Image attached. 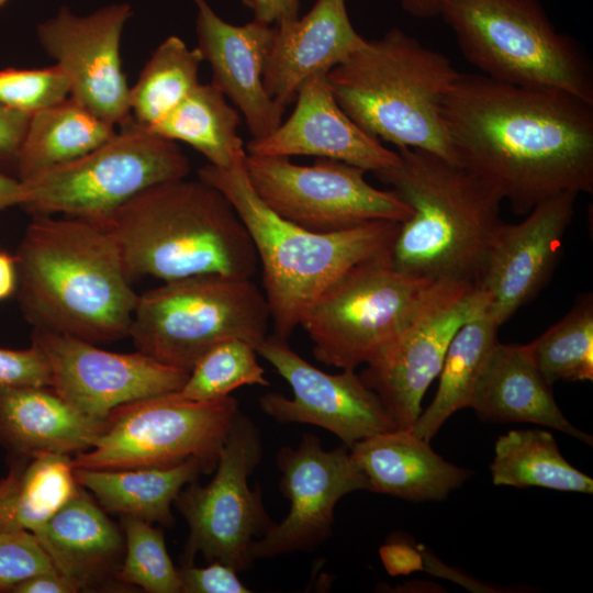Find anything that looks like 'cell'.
Instances as JSON below:
<instances>
[{"label": "cell", "instance_id": "cell-40", "mask_svg": "<svg viewBox=\"0 0 593 593\" xmlns=\"http://www.w3.org/2000/svg\"><path fill=\"white\" fill-rule=\"evenodd\" d=\"M183 593H249L237 572L230 566L211 561L206 567H195L193 562L183 563L178 569Z\"/></svg>", "mask_w": 593, "mask_h": 593}, {"label": "cell", "instance_id": "cell-48", "mask_svg": "<svg viewBox=\"0 0 593 593\" xmlns=\"http://www.w3.org/2000/svg\"><path fill=\"white\" fill-rule=\"evenodd\" d=\"M7 2V0H0V7L3 5Z\"/></svg>", "mask_w": 593, "mask_h": 593}, {"label": "cell", "instance_id": "cell-21", "mask_svg": "<svg viewBox=\"0 0 593 593\" xmlns=\"http://www.w3.org/2000/svg\"><path fill=\"white\" fill-rule=\"evenodd\" d=\"M327 74L306 79L295 96L290 116L269 135L250 139L248 155L315 156L377 172L396 165L398 152L360 128L339 107Z\"/></svg>", "mask_w": 593, "mask_h": 593}, {"label": "cell", "instance_id": "cell-1", "mask_svg": "<svg viewBox=\"0 0 593 593\" xmlns=\"http://www.w3.org/2000/svg\"><path fill=\"white\" fill-rule=\"evenodd\" d=\"M459 165L515 214L593 191V104L569 93L461 74L441 105Z\"/></svg>", "mask_w": 593, "mask_h": 593}, {"label": "cell", "instance_id": "cell-15", "mask_svg": "<svg viewBox=\"0 0 593 593\" xmlns=\"http://www.w3.org/2000/svg\"><path fill=\"white\" fill-rule=\"evenodd\" d=\"M256 351L292 389V399L275 392L259 399L261 410L277 422L323 427L348 448L362 438L398 428L380 398L355 369L324 372L275 335H267Z\"/></svg>", "mask_w": 593, "mask_h": 593}, {"label": "cell", "instance_id": "cell-27", "mask_svg": "<svg viewBox=\"0 0 593 593\" xmlns=\"http://www.w3.org/2000/svg\"><path fill=\"white\" fill-rule=\"evenodd\" d=\"M202 471L197 459L168 467L116 470L75 468L78 484L107 511L149 523L170 524V506L182 486Z\"/></svg>", "mask_w": 593, "mask_h": 593}, {"label": "cell", "instance_id": "cell-28", "mask_svg": "<svg viewBox=\"0 0 593 593\" xmlns=\"http://www.w3.org/2000/svg\"><path fill=\"white\" fill-rule=\"evenodd\" d=\"M0 480V529L37 533L79 490L70 455L9 458Z\"/></svg>", "mask_w": 593, "mask_h": 593}, {"label": "cell", "instance_id": "cell-17", "mask_svg": "<svg viewBox=\"0 0 593 593\" xmlns=\"http://www.w3.org/2000/svg\"><path fill=\"white\" fill-rule=\"evenodd\" d=\"M277 462L290 511L250 544L253 560L313 550L331 534L337 502L350 492L369 490L347 446L327 451L311 434L303 436L298 448H281Z\"/></svg>", "mask_w": 593, "mask_h": 593}, {"label": "cell", "instance_id": "cell-23", "mask_svg": "<svg viewBox=\"0 0 593 593\" xmlns=\"http://www.w3.org/2000/svg\"><path fill=\"white\" fill-rule=\"evenodd\" d=\"M469 407L484 421L538 424L592 445V437L563 415L552 387L532 361L525 345H494L478 376Z\"/></svg>", "mask_w": 593, "mask_h": 593}, {"label": "cell", "instance_id": "cell-10", "mask_svg": "<svg viewBox=\"0 0 593 593\" xmlns=\"http://www.w3.org/2000/svg\"><path fill=\"white\" fill-rule=\"evenodd\" d=\"M238 413L230 395L194 401L177 391L136 400L109 413L91 448L72 458L74 466L116 470L197 459L202 471L211 472Z\"/></svg>", "mask_w": 593, "mask_h": 593}, {"label": "cell", "instance_id": "cell-42", "mask_svg": "<svg viewBox=\"0 0 593 593\" xmlns=\"http://www.w3.org/2000/svg\"><path fill=\"white\" fill-rule=\"evenodd\" d=\"M302 0H242L253 19L269 25L289 23L300 16Z\"/></svg>", "mask_w": 593, "mask_h": 593}, {"label": "cell", "instance_id": "cell-7", "mask_svg": "<svg viewBox=\"0 0 593 593\" xmlns=\"http://www.w3.org/2000/svg\"><path fill=\"white\" fill-rule=\"evenodd\" d=\"M441 18L465 58L514 86L562 91L593 104L589 58L538 0H447Z\"/></svg>", "mask_w": 593, "mask_h": 593}, {"label": "cell", "instance_id": "cell-5", "mask_svg": "<svg viewBox=\"0 0 593 593\" xmlns=\"http://www.w3.org/2000/svg\"><path fill=\"white\" fill-rule=\"evenodd\" d=\"M244 161L228 168L208 164L198 179L219 190L245 225L261 267L273 335L288 340L327 286L359 261L391 251L401 223L377 220L328 233L305 230L258 198Z\"/></svg>", "mask_w": 593, "mask_h": 593}, {"label": "cell", "instance_id": "cell-37", "mask_svg": "<svg viewBox=\"0 0 593 593\" xmlns=\"http://www.w3.org/2000/svg\"><path fill=\"white\" fill-rule=\"evenodd\" d=\"M69 97V83L56 64L36 69L0 70V103L34 113Z\"/></svg>", "mask_w": 593, "mask_h": 593}, {"label": "cell", "instance_id": "cell-16", "mask_svg": "<svg viewBox=\"0 0 593 593\" xmlns=\"http://www.w3.org/2000/svg\"><path fill=\"white\" fill-rule=\"evenodd\" d=\"M32 344L45 355L51 388L79 412L105 418L115 407L158 394L177 392L189 372L141 353H112L94 344L34 327Z\"/></svg>", "mask_w": 593, "mask_h": 593}, {"label": "cell", "instance_id": "cell-11", "mask_svg": "<svg viewBox=\"0 0 593 593\" xmlns=\"http://www.w3.org/2000/svg\"><path fill=\"white\" fill-rule=\"evenodd\" d=\"M432 283L401 272L391 251L383 253L359 261L327 286L300 326L318 361L356 369L393 338Z\"/></svg>", "mask_w": 593, "mask_h": 593}, {"label": "cell", "instance_id": "cell-18", "mask_svg": "<svg viewBox=\"0 0 593 593\" xmlns=\"http://www.w3.org/2000/svg\"><path fill=\"white\" fill-rule=\"evenodd\" d=\"M131 15L127 3L109 4L85 16L63 7L36 30L41 46L68 79L69 98L120 127L131 120L130 88L120 55Z\"/></svg>", "mask_w": 593, "mask_h": 593}, {"label": "cell", "instance_id": "cell-12", "mask_svg": "<svg viewBox=\"0 0 593 593\" xmlns=\"http://www.w3.org/2000/svg\"><path fill=\"white\" fill-rule=\"evenodd\" d=\"M244 164L258 198L277 215L312 232L377 220L402 223L412 214L393 190L374 188L363 169L343 161L317 158L304 166L287 157L246 154Z\"/></svg>", "mask_w": 593, "mask_h": 593}, {"label": "cell", "instance_id": "cell-4", "mask_svg": "<svg viewBox=\"0 0 593 593\" xmlns=\"http://www.w3.org/2000/svg\"><path fill=\"white\" fill-rule=\"evenodd\" d=\"M98 224L114 239L131 279L253 278L258 267L255 247L235 209L200 179L150 187Z\"/></svg>", "mask_w": 593, "mask_h": 593}, {"label": "cell", "instance_id": "cell-43", "mask_svg": "<svg viewBox=\"0 0 593 593\" xmlns=\"http://www.w3.org/2000/svg\"><path fill=\"white\" fill-rule=\"evenodd\" d=\"M380 557L389 574H409L422 569V555L403 542L387 544L380 548Z\"/></svg>", "mask_w": 593, "mask_h": 593}, {"label": "cell", "instance_id": "cell-6", "mask_svg": "<svg viewBox=\"0 0 593 593\" xmlns=\"http://www.w3.org/2000/svg\"><path fill=\"white\" fill-rule=\"evenodd\" d=\"M459 75L446 55L392 27L326 76L339 107L366 133L458 164L441 105Z\"/></svg>", "mask_w": 593, "mask_h": 593}, {"label": "cell", "instance_id": "cell-26", "mask_svg": "<svg viewBox=\"0 0 593 593\" xmlns=\"http://www.w3.org/2000/svg\"><path fill=\"white\" fill-rule=\"evenodd\" d=\"M33 535L77 592L115 575L125 548L118 526L82 486Z\"/></svg>", "mask_w": 593, "mask_h": 593}, {"label": "cell", "instance_id": "cell-19", "mask_svg": "<svg viewBox=\"0 0 593 593\" xmlns=\"http://www.w3.org/2000/svg\"><path fill=\"white\" fill-rule=\"evenodd\" d=\"M577 195H555L537 204L519 223H503L499 228L475 283L483 313L496 325H503L535 299L550 279L562 253Z\"/></svg>", "mask_w": 593, "mask_h": 593}, {"label": "cell", "instance_id": "cell-47", "mask_svg": "<svg viewBox=\"0 0 593 593\" xmlns=\"http://www.w3.org/2000/svg\"><path fill=\"white\" fill-rule=\"evenodd\" d=\"M447 0H401L402 8L411 15L428 19L440 15Z\"/></svg>", "mask_w": 593, "mask_h": 593}, {"label": "cell", "instance_id": "cell-44", "mask_svg": "<svg viewBox=\"0 0 593 593\" xmlns=\"http://www.w3.org/2000/svg\"><path fill=\"white\" fill-rule=\"evenodd\" d=\"M10 593H74L71 583L58 572L33 575L15 584Z\"/></svg>", "mask_w": 593, "mask_h": 593}, {"label": "cell", "instance_id": "cell-13", "mask_svg": "<svg viewBox=\"0 0 593 593\" xmlns=\"http://www.w3.org/2000/svg\"><path fill=\"white\" fill-rule=\"evenodd\" d=\"M260 459V433L239 412L220 451L213 479L206 485L191 482L176 499L189 525L184 563L200 552L205 560L223 562L236 572L249 568L253 538H260L272 525L260 491L248 485Z\"/></svg>", "mask_w": 593, "mask_h": 593}, {"label": "cell", "instance_id": "cell-38", "mask_svg": "<svg viewBox=\"0 0 593 593\" xmlns=\"http://www.w3.org/2000/svg\"><path fill=\"white\" fill-rule=\"evenodd\" d=\"M57 572L37 538L26 530L0 529V592L40 573Z\"/></svg>", "mask_w": 593, "mask_h": 593}, {"label": "cell", "instance_id": "cell-46", "mask_svg": "<svg viewBox=\"0 0 593 593\" xmlns=\"http://www.w3.org/2000/svg\"><path fill=\"white\" fill-rule=\"evenodd\" d=\"M25 199V188L21 180L0 172V212L21 205Z\"/></svg>", "mask_w": 593, "mask_h": 593}, {"label": "cell", "instance_id": "cell-34", "mask_svg": "<svg viewBox=\"0 0 593 593\" xmlns=\"http://www.w3.org/2000/svg\"><path fill=\"white\" fill-rule=\"evenodd\" d=\"M525 348L549 385L593 379V296L577 298L570 311Z\"/></svg>", "mask_w": 593, "mask_h": 593}, {"label": "cell", "instance_id": "cell-35", "mask_svg": "<svg viewBox=\"0 0 593 593\" xmlns=\"http://www.w3.org/2000/svg\"><path fill=\"white\" fill-rule=\"evenodd\" d=\"M255 347L243 339L222 342L204 354L178 393L189 400L209 401L230 395L244 385L268 387Z\"/></svg>", "mask_w": 593, "mask_h": 593}, {"label": "cell", "instance_id": "cell-39", "mask_svg": "<svg viewBox=\"0 0 593 593\" xmlns=\"http://www.w3.org/2000/svg\"><path fill=\"white\" fill-rule=\"evenodd\" d=\"M47 359L35 345L26 349L0 347V389L51 387Z\"/></svg>", "mask_w": 593, "mask_h": 593}, {"label": "cell", "instance_id": "cell-24", "mask_svg": "<svg viewBox=\"0 0 593 593\" xmlns=\"http://www.w3.org/2000/svg\"><path fill=\"white\" fill-rule=\"evenodd\" d=\"M349 451L365 473L369 491L412 502L445 500L471 474L446 461L411 428L362 438Z\"/></svg>", "mask_w": 593, "mask_h": 593}, {"label": "cell", "instance_id": "cell-36", "mask_svg": "<svg viewBox=\"0 0 593 593\" xmlns=\"http://www.w3.org/2000/svg\"><path fill=\"white\" fill-rule=\"evenodd\" d=\"M125 557L114 578L149 593H179L181 583L161 529L137 517L122 515Z\"/></svg>", "mask_w": 593, "mask_h": 593}, {"label": "cell", "instance_id": "cell-3", "mask_svg": "<svg viewBox=\"0 0 593 593\" xmlns=\"http://www.w3.org/2000/svg\"><path fill=\"white\" fill-rule=\"evenodd\" d=\"M396 165L374 172L412 210L391 249L401 272L475 284L501 225L499 192L461 165L399 147Z\"/></svg>", "mask_w": 593, "mask_h": 593}, {"label": "cell", "instance_id": "cell-45", "mask_svg": "<svg viewBox=\"0 0 593 593\" xmlns=\"http://www.w3.org/2000/svg\"><path fill=\"white\" fill-rule=\"evenodd\" d=\"M18 268L15 256L0 249V301L16 293Z\"/></svg>", "mask_w": 593, "mask_h": 593}, {"label": "cell", "instance_id": "cell-25", "mask_svg": "<svg viewBox=\"0 0 593 593\" xmlns=\"http://www.w3.org/2000/svg\"><path fill=\"white\" fill-rule=\"evenodd\" d=\"M104 424L105 418L79 412L51 387L0 389V446L9 458L86 451Z\"/></svg>", "mask_w": 593, "mask_h": 593}, {"label": "cell", "instance_id": "cell-29", "mask_svg": "<svg viewBox=\"0 0 593 593\" xmlns=\"http://www.w3.org/2000/svg\"><path fill=\"white\" fill-rule=\"evenodd\" d=\"M114 127L69 97L32 113L18 157V179L29 181L88 154L110 141Z\"/></svg>", "mask_w": 593, "mask_h": 593}, {"label": "cell", "instance_id": "cell-41", "mask_svg": "<svg viewBox=\"0 0 593 593\" xmlns=\"http://www.w3.org/2000/svg\"><path fill=\"white\" fill-rule=\"evenodd\" d=\"M31 115L0 103V164L16 168Z\"/></svg>", "mask_w": 593, "mask_h": 593}, {"label": "cell", "instance_id": "cell-14", "mask_svg": "<svg viewBox=\"0 0 593 593\" xmlns=\"http://www.w3.org/2000/svg\"><path fill=\"white\" fill-rule=\"evenodd\" d=\"M483 310L475 284L435 281L393 338L365 365L361 380L377 393L398 428L415 424L452 336Z\"/></svg>", "mask_w": 593, "mask_h": 593}, {"label": "cell", "instance_id": "cell-20", "mask_svg": "<svg viewBox=\"0 0 593 593\" xmlns=\"http://www.w3.org/2000/svg\"><path fill=\"white\" fill-rule=\"evenodd\" d=\"M192 2L197 9V47L211 67V82L243 114L251 139L266 137L283 121L286 109L264 85L275 25L254 19L234 25L223 20L208 0Z\"/></svg>", "mask_w": 593, "mask_h": 593}, {"label": "cell", "instance_id": "cell-8", "mask_svg": "<svg viewBox=\"0 0 593 593\" xmlns=\"http://www.w3.org/2000/svg\"><path fill=\"white\" fill-rule=\"evenodd\" d=\"M253 278L197 275L138 295L128 336L138 351L187 372L217 344L238 338L255 349L271 321Z\"/></svg>", "mask_w": 593, "mask_h": 593}, {"label": "cell", "instance_id": "cell-9", "mask_svg": "<svg viewBox=\"0 0 593 593\" xmlns=\"http://www.w3.org/2000/svg\"><path fill=\"white\" fill-rule=\"evenodd\" d=\"M88 154L23 182L20 205L33 216L64 214L100 223L146 189L183 179L187 156L172 141L155 136L132 119Z\"/></svg>", "mask_w": 593, "mask_h": 593}, {"label": "cell", "instance_id": "cell-30", "mask_svg": "<svg viewBox=\"0 0 593 593\" xmlns=\"http://www.w3.org/2000/svg\"><path fill=\"white\" fill-rule=\"evenodd\" d=\"M239 124V112L225 96L212 82H200L169 114L144 130L168 141L187 143L208 164L228 168L247 154L238 134Z\"/></svg>", "mask_w": 593, "mask_h": 593}, {"label": "cell", "instance_id": "cell-33", "mask_svg": "<svg viewBox=\"0 0 593 593\" xmlns=\"http://www.w3.org/2000/svg\"><path fill=\"white\" fill-rule=\"evenodd\" d=\"M202 61L198 47L189 48L176 35L164 40L130 88L132 121L147 128L169 114L200 83Z\"/></svg>", "mask_w": 593, "mask_h": 593}, {"label": "cell", "instance_id": "cell-32", "mask_svg": "<svg viewBox=\"0 0 593 593\" xmlns=\"http://www.w3.org/2000/svg\"><path fill=\"white\" fill-rule=\"evenodd\" d=\"M499 327L488 315L480 313L455 333L438 374L435 398L411 427L417 436L430 441L454 413L469 407L478 376L499 342Z\"/></svg>", "mask_w": 593, "mask_h": 593}, {"label": "cell", "instance_id": "cell-22", "mask_svg": "<svg viewBox=\"0 0 593 593\" xmlns=\"http://www.w3.org/2000/svg\"><path fill=\"white\" fill-rule=\"evenodd\" d=\"M366 41L349 19L346 0H315L303 16L275 26L264 74L266 91L286 108L306 79L327 74Z\"/></svg>", "mask_w": 593, "mask_h": 593}, {"label": "cell", "instance_id": "cell-31", "mask_svg": "<svg viewBox=\"0 0 593 593\" xmlns=\"http://www.w3.org/2000/svg\"><path fill=\"white\" fill-rule=\"evenodd\" d=\"M490 470L494 485L593 493L592 478L570 465L552 434L544 429H514L500 436Z\"/></svg>", "mask_w": 593, "mask_h": 593}, {"label": "cell", "instance_id": "cell-2", "mask_svg": "<svg viewBox=\"0 0 593 593\" xmlns=\"http://www.w3.org/2000/svg\"><path fill=\"white\" fill-rule=\"evenodd\" d=\"M14 256L16 294L34 327L92 344L128 336L138 294L103 226L33 216Z\"/></svg>", "mask_w": 593, "mask_h": 593}]
</instances>
